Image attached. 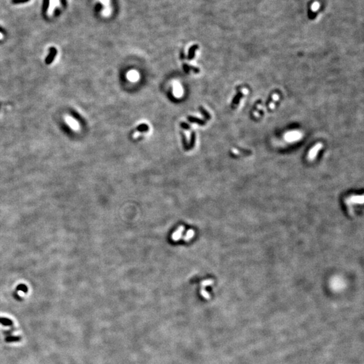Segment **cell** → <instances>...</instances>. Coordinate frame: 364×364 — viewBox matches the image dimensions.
Returning a JSON list of instances; mask_svg holds the SVG:
<instances>
[{
    "mask_svg": "<svg viewBox=\"0 0 364 364\" xmlns=\"http://www.w3.org/2000/svg\"><path fill=\"white\" fill-rule=\"evenodd\" d=\"M60 5L59 0H50V4H49V13L51 14L53 10L55 9L56 6Z\"/></svg>",
    "mask_w": 364,
    "mask_h": 364,
    "instance_id": "obj_4",
    "label": "cell"
},
{
    "mask_svg": "<svg viewBox=\"0 0 364 364\" xmlns=\"http://www.w3.org/2000/svg\"><path fill=\"white\" fill-rule=\"evenodd\" d=\"M181 125H182V128H185V129H188L189 128H190V127H189V125H188L187 124H185V123H182Z\"/></svg>",
    "mask_w": 364,
    "mask_h": 364,
    "instance_id": "obj_13",
    "label": "cell"
},
{
    "mask_svg": "<svg viewBox=\"0 0 364 364\" xmlns=\"http://www.w3.org/2000/svg\"><path fill=\"white\" fill-rule=\"evenodd\" d=\"M20 340V338H12V339H10V338L8 339V338L6 339L7 341H13V340L14 341V340Z\"/></svg>",
    "mask_w": 364,
    "mask_h": 364,
    "instance_id": "obj_14",
    "label": "cell"
},
{
    "mask_svg": "<svg viewBox=\"0 0 364 364\" xmlns=\"http://www.w3.org/2000/svg\"><path fill=\"white\" fill-rule=\"evenodd\" d=\"M16 290L17 291H22L24 292V293H27V292H28V287H27V286L24 284H20V285L17 286Z\"/></svg>",
    "mask_w": 364,
    "mask_h": 364,
    "instance_id": "obj_5",
    "label": "cell"
},
{
    "mask_svg": "<svg viewBox=\"0 0 364 364\" xmlns=\"http://www.w3.org/2000/svg\"><path fill=\"white\" fill-rule=\"evenodd\" d=\"M27 0H13V2L15 3H19V2H26Z\"/></svg>",
    "mask_w": 364,
    "mask_h": 364,
    "instance_id": "obj_15",
    "label": "cell"
},
{
    "mask_svg": "<svg viewBox=\"0 0 364 364\" xmlns=\"http://www.w3.org/2000/svg\"><path fill=\"white\" fill-rule=\"evenodd\" d=\"M184 229H185V227L181 225V226L178 227V228L176 229V230H175L173 233V234L171 235V238L174 241H177L181 239V237H182V234H183V232L184 231Z\"/></svg>",
    "mask_w": 364,
    "mask_h": 364,
    "instance_id": "obj_2",
    "label": "cell"
},
{
    "mask_svg": "<svg viewBox=\"0 0 364 364\" xmlns=\"http://www.w3.org/2000/svg\"><path fill=\"white\" fill-rule=\"evenodd\" d=\"M188 119L190 121V122H195V123H198V124H204L203 122H202V121L200 120L199 119L196 118H193V117H189Z\"/></svg>",
    "mask_w": 364,
    "mask_h": 364,
    "instance_id": "obj_9",
    "label": "cell"
},
{
    "mask_svg": "<svg viewBox=\"0 0 364 364\" xmlns=\"http://www.w3.org/2000/svg\"><path fill=\"white\" fill-rule=\"evenodd\" d=\"M65 120L66 121V123L70 125V128L72 129L78 130L80 129L79 124L77 122V121H76V120L75 119H74L73 118H71V116L66 115Z\"/></svg>",
    "mask_w": 364,
    "mask_h": 364,
    "instance_id": "obj_1",
    "label": "cell"
},
{
    "mask_svg": "<svg viewBox=\"0 0 364 364\" xmlns=\"http://www.w3.org/2000/svg\"><path fill=\"white\" fill-rule=\"evenodd\" d=\"M148 129V128L146 125H141L138 128V130H139V131H143L144 132V131H147Z\"/></svg>",
    "mask_w": 364,
    "mask_h": 364,
    "instance_id": "obj_11",
    "label": "cell"
},
{
    "mask_svg": "<svg viewBox=\"0 0 364 364\" xmlns=\"http://www.w3.org/2000/svg\"><path fill=\"white\" fill-rule=\"evenodd\" d=\"M212 283H213V281L212 280H205V281H202L201 282L200 285H201V287H202V288H204V287H207L208 285H212Z\"/></svg>",
    "mask_w": 364,
    "mask_h": 364,
    "instance_id": "obj_8",
    "label": "cell"
},
{
    "mask_svg": "<svg viewBox=\"0 0 364 364\" xmlns=\"http://www.w3.org/2000/svg\"><path fill=\"white\" fill-rule=\"evenodd\" d=\"M3 38V34H2L1 33H0V39H2Z\"/></svg>",
    "mask_w": 364,
    "mask_h": 364,
    "instance_id": "obj_16",
    "label": "cell"
},
{
    "mask_svg": "<svg viewBox=\"0 0 364 364\" xmlns=\"http://www.w3.org/2000/svg\"><path fill=\"white\" fill-rule=\"evenodd\" d=\"M55 53H56V52H55V49H52V51H51V55L49 56V57H50L48 58V59L47 60V63H48V64H49V61H50L51 60H52V59H53V57L54 55H55Z\"/></svg>",
    "mask_w": 364,
    "mask_h": 364,
    "instance_id": "obj_12",
    "label": "cell"
},
{
    "mask_svg": "<svg viewBox=\"0 0 364 364\" xmlns=\"http://www.w3.org/2000/svg\"><path fill=\"white\" fill-rule=\"evenodd\" d=\"M0 322L4 325H10L12 324V322L10 320L7 318H0Z\"/></svg>",
    "mask_w": 364,
    "mask_h": 364,
    "instance_id": "obj_10",
    "label": "cell"
},
{
    "mask_svg": "<svg viewBox=\"0 0 364 364\" xmlns=\"http://www.w3.org/2000/svg\"><path fill=\"white\" fill-rule=\"evenodd\" d=\"M128 77L131 80L134 81V80H136L138 79V75L136 72V71H131V72H129V74H128Z\"/></svg>",
    "mask_w": 364,
    "mask_h": 364,
    "instance_id": "obj_7",
    "label": "cell"
},
{
    "mask_svg": "<svg viewBox=\"0 0 364 364\" xmlns=\"http://www.w3.org/2000/svg\"><path fill=\"white\" fill-rule=\"evenodd\" d=\"M195 234V232L193 230V229H189V230L186 232V235H184L183 237V240L185 241H189L191 239H192L193 237H194Z\"/></svg>",
    "mask_w": 364,
    "mask_h": 364,
    "instance_id": "obj_3",
    "label": "cell"
},
{
    "mask_svg": "<svg viewBox=\"0 0 364 364\" xmlns=\"http://www.w3.org/2000/svg\"><path fill=\"white\" fill-rule=\"evenodd\" d=\"M175 94H176L177 96H180L182 94V88L178 84H176L175 85Z\"/></svg>",
    "mask_w": 364,
    "mask_h": 364,
    "instance_id": "obj_6",
    "label": "cell"
}]
</instances>
